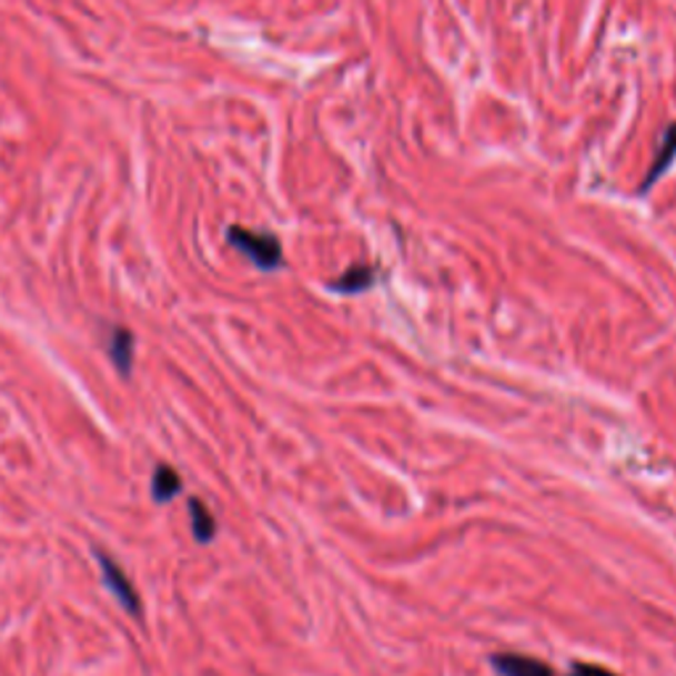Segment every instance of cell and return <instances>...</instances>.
Here are the masks:
<instances>
[{"mask_svg": "<svg viewBox=\"0 0 676 676\" xmlns=\"http://www.w3.org/2000/svg\"><path fill=\"white\" fill-rule=\"evenodd\" d=\"M228 241L230 246L239 249L241 254L249 256L260 270H268L270 273V270L283 268L281 241H278L273 233H260V230L233 225L228 228Z\"/></svg>", "mask_w": 676, "mask_h": 676, "instance_id": "obj_1", "label": "cell"}, {"mask_svg": "<svg viewBox=\"0 0 676 676\" xmlns=\"http://www.w3.org/2000/svg\"><path fill=\"white\" fill-rule=\"evenodd\" d=\"M95 555H99V566H101L103 584H107V589L117 597V601H120L124 611L132 613V616H141V597H138V592H135V587H132L128 574H124V571L117 566V561L109 553H101V549H99Z\"/></svg>", "mask_w": 676, "mask_h": 676, "instance_id": "obj_2", "label": "cell"}, {"mask_svg": "<svg viewBox=\"0 0 676 676\" xmlns=\"http://www.w3.org/2000/svg\"><path fill=\"white\" fill-rule=\"evenodd\" d=\"M494 668L502 676H555L553 668L542 660L528 658V655H515V653H502L492 658Z\"/></svg>", "mask_w": 676, "mask_h": 676, "instance_id": "obj_3", "label": "cell"}, {"mask_svg": "<svg viewBox=\"0 0 676 676\" xmlns=\"http://www.w3.org/2000/svg\"><path fill=\"white\" fill-rule=\"evenodd\" d=\"M107 346H109V350H107L109 357L117 365V371H120L122 379H128L130 371H132V346H135V339H132V333L122 325L111 327Z\"/></svg>", "mask_w": 676, "mask_h": 676, "instance_id": "obj_4", "label": "cell"}, {"mask_svg": "<svg viewBox=\"0 0 676 676\" xmlns=\"http://www.w3.org/2000/svg\"><path fill=\"white\" fill-rule=\"evenodd\" d=\"M674 157H676V124H672V128L666 130L664 143H660V151H658V159H655L650 172H647L645 183L639 185V193H647V188H650L655 180L664 178V172L668 170V167H672Z\"/></svg>", "mask_w": 676, "mask_h": 676, "instance_id": "obj_5", "label": "cell"}, {"mask_svg": "<svg viewBox=\"0 0 676 676\" xmlns=\"http://www.w3.org/2000/svg\"><path fill=\"white\" fill-rule=\"evenodd\" d=\"M180 490H183V481H180L175 468H170V465H159V468L153 471V478H151L153 500L170 502L178 497Z\"/></svg>", "mask_w": 676, "mask_h": 676, "instance_id": "obj_6", "label": "cell"}, {"mask_svg": "<svg viewBox=\"0 0 676 676\" xmlns=\"http://www.w3.org/2000/svg\"><path fill=\"white\" fill-rule=\"evenodd\" d=\"M373 285V268L367 264H357V268H350L339 281L331 283V291L336 294H362Z\"/></svg>", "mask_w": 676, "mask_h": 676, "instance_id": "obj_7", "label": "cell"}, {"mask_svg": "<svg viewBox=\"0 0 676 676\" xmlns=\"http://www.w3.org/2000/svg\"><path fill=\"white\" fill-rule=\"evenodd\" d=\"M188 511H191L193 536H196L201 545L212 542L214 534H218V524H214V518H212V513H209V507L199 497H191V502H188Z\"/></svg>", "mask_w": 676, "mask_h": 676, "instance_id": "obj_8", "label": "cell"}, {"mask_svg": "<svg viewBox=\"0 0 676 676\" xmlns=\"http://www.w3.org/2000/svg\"><path fill=\"white\" fill-rule=\"evenodd\" d=\"M571 676H618V674H613L611 668H605V666L574 664V668H571Z\"/></svg>", "mask_w": 676, "mask_h": 676, "instance_id": "obj_9", "label": "cell"}]
</instances>
